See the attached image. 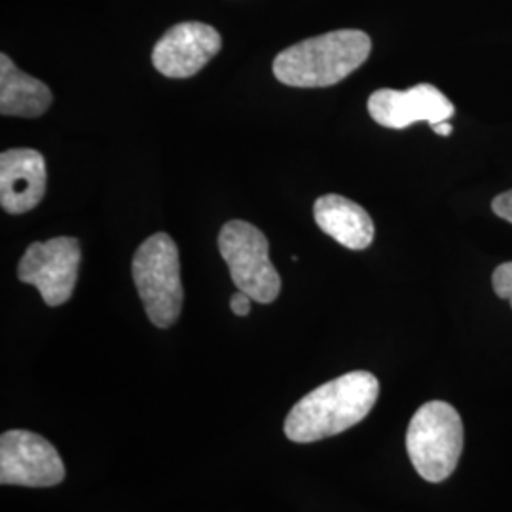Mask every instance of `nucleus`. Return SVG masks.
<instances>
[{"instance_id": "obj_4", "label": "nucleus", "mask_w": 512, "mask_h": 512, "mask_svg": "<svg viewBox=\"0 0 512 512\" xmlns=\"http://www.w3.org/2000/svg\"><path fill=\"white\" fill-rule=\"evenodd\" d=\"M406 450L416 473L427 482H442L458 467L463 450V423L452 404L431 401L414 414L406 433Z\"/></svg>"}, {"instance_id": "obj_6", "label": "nucleus", "mask_w": 512, "mask_h": 512, "mask_svg": "<svg viewBox=\"0 0 512 512\" xmlns=\"http://www.w3.org/2000/svg\"><path fill=\"white\" fill-rule=\"evenodd\" d=\"M82 251L78 239L63 238L37 241L29 245L19 260V281L37 287L48 306H61L73 296Z\"/></svg>"}, {"instance_id": "obj_15", "label": "nucleus", "mask_w": 512, "mask_h": 512, "mask_svg": "<svg viewBox=\"0 0 512 512\" xmlns=\"http://www.w3.org/2000/svg\"><path fill=\"white\" fill-rule=\"evenodd\" d=\"M251 296L249 294L239 293L234 294L232 296V300H230V308L232 311L238 315V317H245V315H249L251 313Z\"/></svg>"}, {"instance_id": "obj_10", "label": "nucleus", "mask_w": 512, "mask_h": 512, "mask_svg": "<svg viewBox=\"0 0 512 512\" xmlns=\"http://www.w3.org/2000/svg\"><path fill=\"white\" fill-rule=\"evenodd\" d=\"M46 162L33 148H10L0 156V205L10 215L35 209L46 194Z\"/></svg>"}, {"instance_id": "obj_1", "label": "nucleus", "mask_w": 512, "mask_h": 512, "mask_svg": "<svg viewBox=\"0 0 512 512\" xmlns=\"http://www.w3.org/2000/svg\"><path fill=\"white\" fill-rule=\"evenodd\" d=\"M380 395V384L366 370L348 372L319 385L294 404L285 420L287 439L300 444L327 439L365 420Z\"/></svg>"}, {"instance_id": "obj_14", "label": "nucleus", "mask_w": 512, "mask_h": 512, "mask_svg": "<svg viewBox=\"0 0 512 512\" xmlns=\"http://www.w3.org/2000/svg\"><path fill=\"white\" fill-rule=\"evenodd\" d=\"M492 211L497 217L512 224V190H507L495 198L492 202Z\"/></svg>"}, {"instance_id": "obj_3", "label": "nucleus", "mask_w": 512, "mask_h": 512, "mask_svg": "<svg viewBox=\"0 0 512 512\" xmlns=\"http://www.w3.org/2000/svg\"><path fill=\"white\" fill-rule=\"evenodd\" d=\"M131 274L148 319L158 329L177 323L183 310L179 249L171 236L158 232L145 239L133 256Z\"/></svg>"}, {"instance_id": "obj_12", "label": "nucleus", "mask_w": 512, "mask_h": 512, "mask_svg": "<svg viewBox=\"0 0 512 512\" xmlns=\"http://www.w3.org/2000/svg\"><path fill=\"white\" fill-rule=\"evenodd\" d=\"M50 88L37 78L19 71L6 54L0 55V114L38 118L52 107Z\"/></svg>"}, {"instance_id": "obj_9", "label": "nucleus", "mask_w": 512, "mask_h": 512, "mask_svg": "<svg viewBox=\"0 0 512 512\" xmlns=\"http://www.w3.org/2000/svg\"><path fill=\"white\" fill-rule=\"evenodd\" d=\"M368 112L372 120L389 129L410 128L416 122L437 126L448 122L456 107L452 101L431 84H418L406 92L378 90L368 97Z\"/></svg>"}, {"instance_id": "obj_13", "label": "nucleus", "mask_w": 512, "mask_h": 512, "mask_svg": "<svg viewBox=\"0 0 512 512\" xmlns=\"http://www.w3.org/2000/svg\"><path fill=\"white\" fill-rule=\"evenodd\" d=\"M492 287L499 298L509 300L512 308V262H503L501 266L495 268Z\"/></svg>"}, {"instance_id": "obj_7", "label": "nucleus", "mask_w": 512, "mask_h": 512, "mask_svg": "<svg viewBox=\"0 0 512 512\" xmlns=\"http://www.w3.org/2000/svg\"><path fill=\"white\" fill-rule=\"evenodd\" d=\"M65 465L54 446L37 433L14 429L0 437V482L50 488L63 482Z\"/></svg>"}, {"instance_id": "obj_8", "label": "nucleus", "mask_w": 512, "mask_h": 512, "mask_svg": "<svg viewBox=\"0 0 512 512\" xmlns=\"http://www.w3.org/2000/svg\"><path fill=\"white\" fill-rule=\"evenodd\" d=\"M219 31L200 21H184L165 31L152 52L156 71L167 78H190L219 54Z\"/></svg>"}, {"instance_id": "obj_11", "label": "nucleus", "mask_w": 512, "mask_h": 512, "mask_svg": "<svg viewBox=\"0 0 512 512\" xmlns=\"http://www.w3.org/2000/svg\"><path fill=\"white\" fill-rule=\"evenodd\" d=\"M317 226L351 251H363L374 241V222L359 203L338 194L321 196L313 205Z\"/></svg>"}, {"instance_id": "obj_5", "label": "nucleus", "mask_w": 512, "mask_h": 512, "mask_svg": "<svg viewBox=\"0 0 512 512\" xmlns=\"http://www.w3.org/2000/svg\"><path fill=\"white\" fill-rule=\"evenodd\" d=\"M219 249L238 291L258 304H272L281 293V277L270 260L266 236L245 220H230L220 230Z\"/></svg>"}, {"instance_id": "obj_2", "label": "nucleus", "mask_w": 512, "mask_h": 512, "mask_svg": "<svg viewBox=\"0 0 512 512\" xmlns=\"http://www.w3.org/2000/svg\"><path fill=\"white\" fill-rule=\"evenodd\" d=\"M370 52L372 40L357 29L306 38L277 54L275 78L293 88H329L355 73Z\"/></svg>"}, {"instance_id": "obj_16", "label": "nucleus", "mask_w": 512, "mask_h": 512, "mask_svg": "<svg viewBox=\"0 0 512 512\" xmlns=\"http://www.w3.org/2000/svg\"><path fill=\"white\" fill-rule=\"evenodd\" d=\"M452 126L448 124V122H440L437 126H433V131L437 133V135H442V137H448V135H452Z\"/></svg>"}]
</instances>
